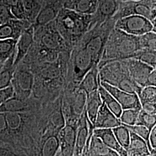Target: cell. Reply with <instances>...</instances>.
<instances>
[{"label": "cell", "mask_w": 156, "mask_h": 156, "mask_svg": "<svg viewBox=\"0 0 156 156\" xmlns=\"http://www.w3.org/2000/svg\"><path fill=\"white\" fill-rule=\"evenodd\" d=\"M15 56L16 53L4 64L0 70V90L6 89L11 86L12 78L16 68L13 65Z\"/></svg>", "instance_id": "obj_23"}, {"label": "cell", "mask_w": 156, "mask_h": 156, "mask_svg": "<svg viewBox=\"0 0 156 156\" xmlns=\"http://www.w3.org/2000/svg\"><path fill=\"white\" fill-rule=\"evenodd\" d=\"M16 19L12 13L9 6L2 1L0 0V25L9 22L12 19Z\"/></svg>", "instance_id": "obj_37"}, {"label": "cell", "mask_w": 156, "mask_h": 156, "mask_svg": "<svg viewBox=\"0 0 156 156\" xmlns=\"http://www.w3.org/2000/svg\"><path fill=\"white\" fill-rule=\"evenodd\" d=\"M93 134L100 138L111 149L115 151L119 156H128V152L118 142L112 129L94 128Z\"/></svg>", "instance_id": "obj_14"}, {"label": "cell", "mask_w": 156, "mask_h": 156, "mask_svg": "<svg viewBox=\"0 0 156 156\" xmlns=\"http://www.w3.org/2000/svg\"><path fill=\"white\" fill-rule=\"evenodd\" d=\"M31 24L26 20L14 19L0 25V40L12 39L17 41Z\"/></svg>", "instance_id": "obj_10"}, {"label": "cell", "mask_w": 156, "mask_h": 156, "mask_svg": "<svg viewBox=\"0 0 156 156\" xmlns=\"http://www.w3.org/2000/svg\"><path fill=\"white\" fill-rule=\"evenodd\" d=\"M120 2H130V1H137L140 0H118Z\"/></svg>", "instance_id": "obj_45"}, {"label": "cell", "mask_w": 156, "mask_h": 156, "mask_svg": "<svg viewBox=\"0 0 156 156\" xmlns=\"http://www.w3.org/2000/svg\"><path fill=\"white\" fill-rule=\"evenodd\" d=\"M100 81V76L97 66L92 67L84 75V78L80 85V89L84 91L86 95L97 90Z\"/></svg>", "instance_id": "obj_21"}, {"label": "cell", "mask_w": 156, "mask_h": 156, "mask_svg": "<svg viewBox=\"0 0 156 156\" xmlns=\"http://www.w3.org/2000/svg\"><path fill=\"white\" fill-rule=\"evenodd\" d=\"M156 33L151 32L139 37L140 50L156 51Z\"/></svg>", "instance_id": "obj_31"}, {"label": "cell", "mask_w": 156, "mask_h": 156, "mask_svg": "<svg viewBox=\"0 0 156 156\" xmlns=\"http://www.w3.org/2000/svg\"><path fill=\"white\" fill-rule=\"evenodd\" d=\"M156 27L149 19L139 15H131L118 19L114 27L125 33L136 37L151 32L156 33Z\"/></svg>", "instance_id": "obj_5"}, {"label": "cell", "mask_w": 156, "mask_h": 156, "mask_svg": "<svg viewBox=\"0 0 156 156\" xmlns=\"http://www.w3.org/2000/svg\"><path fill=\"white\" fill-rule=\"evenodd\" d=\"M34 75L29 67L20 62L15 68L11 86L14 91V97L26 100L33 89Z\"/></svg>", "instance_id": "obj_6"}, {"label": "cell", "mask_w": 156, "mask_h": 156, "mask_svg": "<svg viewBox=\"0 0 156 156\" xmlns=\"http://www.w3.org/2000/svg\"><path fill=\"white\" fill-rule=\"evenodd\" d=\"M34 43V27L31 25L26 29L17 40L16 52L13 65L17 66L24 58Z\"/></svg>", "instance_id": "obj_12"}, {"label": "cell", "mask_w": 156, "mask_h": 156, "mask_svg": "<svg viewBox=\"0 0 156 156\" xmlns=\"http://www.w3.org/2000/svg\"><path fill=\"white\" fill-rule=\"evenodd\" d=\"M140 104L144 103H156V87L153 86H145L141 90L138 95Z\"/></svg>", "instance_id": "obj_32"}, {"label": "cell", "mask_w": 156, "mask_h": 156, "mask_svg": "<svg viewBox=\"0 0 156 156\" xmlns=\"http://www.w3.org/2000/svg\"><path fill=\"white\" fill-rule=\"evenodd\" d=\"M111 57L120 58L133 57L140 49L139 37L133 36L113 28L107 39L104 49Z\"/></svg>", "instance_id": "obj_2"}, {"label": "cell", "mask_w": 156, "mask_h": 156, "mask_svg": "<svg viewBox=\"0 0 156 156\" xmlns=\"http://www.w3.org/2000/svg\"><path fill=\"white\" fill-rule=\"evenodd\" d=\"M149 145L151 151L156 150V126H154L150 131L149 136Z\"/></svg>", "instance_id": "obj_39"}, {"label": "cell", "mask_w": 156, "mask_h": 156, "mask_svg": "<svg viewBox=\"0 0 156 156\" xmlns=\"http://www.w3.org/2000/svg\"><path fill=\"white\" fill-rule=\"evenodd\" d=\"M112 129L119 144L127 151L130 140V131L128 128L122 124Z\"/></svg>", "instance_id": "obj_28"}, {"label": "cell", "mask_w": 156, "mask_h": 156, "mask_svg": "<svg viewBox=\"0 0 156 156\" xmlns=\"http://www.w3.org/2000/svg\"><path fill=\"white\" fill-rule=\"evenodd\" d=\"M11 9L14 17L19 20H24L21 0H2Z\"/></svg>", "instance_id": "obj_34"}, {"label": "cell", "mask_w": 156, "mask_h": 156, "mask_svg": "<svg viewBox=\"0 0 156 156\" xmlns=\"http://www.w3.org/2000/svg\"><path fill=\"white\" fill-rule=\"evenodd\" d=\"M141 109H128L123 110L119 117L120 122L122 124L126 126L135 125Z\"/></svg>", "instance_id": "obj_30"}, {"label": "cell", "mask_w": 156, "mask_h": 156, "mask_svg": "<svg viewBox=\"0 0 156 156\" xmlns=\"http://www.w3.org/2000/svg\"><path fill=\"white\" fill-rule=\"evenodd\" d=\"M91 128H94V126L88 119L86 109H84V112L82 113L81 115L78 133L76 135V142L75 147V150L77 151L81 155L86 144L90 131Z\"/></svg>", "instance_id": "obj_15"}, {"label": "cell", "mask_w": 156, "mask_h": 156, "mask_svg": "<svg viewBox=\"0 0 156 156\" xmlns=\"http://www.w3.org/2000/svg\"><path fill=\"white\" fill-rule=\"evenodd\" d=\"M124 126L128 128V130L130 132H132L134 134L137 135L138 136H139L140 138H142V139L145 140L149 147V136L151 131L148 128L144 126L137 125V124H135L134 126H126V125H124ZM150 150H151V149H150Z\"/></svg>", "instance_id": "obj_36"}, {"label": "cell", "mask_w": 156, "mask_h": 156, "mask_svg": "<svg viewBox=\"0 0 156 156\" xmlns=\"http://www.w3.org/2000/svg\"><path fill=\"white\" fill-rule=\"evenodd\" d=\"M13 95L14 91L12 86L6 89L0 90V106L6 101L12 98Z\"/></svg>", "instance_id": "obj_38"}, {"label": "cell", "mask_w": 156, "mask_h": 156, "mask_svg": "<svg viewBox=\"0 0 156 156\" xmlns=\"http://www.w3.org/2000/svg\"><path fill=\"white\" fill-rule=\"evenodd\" d=\"M73 156H82V155L80 154H79V153H78V151H74V153H73Z\"/></svg>", "instance_id": "obj_44"}, {"label": "cell", "mask_w": 156, "mask_h": 156, "mask_svg": "<svg viewBox=\"0 0 156 156\" xmlns=\"http://www.w3.org/2000/svg\"><path fill=\"white\" fill-rule=\"evenodd\" d=\"M0 156H17L13 151L6 148L0 147Z\"/></svg>", "instance_id": "obj_42"}, {"label": "cell", "mask_w": 156, "mask_h": 156, "mask_svg": "<svg viewBox=\"0 0 156 156\" xmlns=\"http://www.w3.org/2000/svg\"><path fill=\"white\" fill-rule=\"evenodd\" d=\"M3 65H4V64L1 63V62H0V70L1 69V68L3 67Z\"/></svg>", "instance_id": "obj_46"}, {"label": "cell", "mask_w": 156, "mask_h": 156, "mask_svg": "<svg viewBox=\"0 0 156 156\" xmlns=\"http://www.w3.org/2000/svg\"><path fill=\"white\" fill-rule=\"evenodd\" d=\"M17 41L8 39L0 40V62L4 64L16 51Z\"/></svg>", "instance_id": "obj_27"}, {"label": "cell", "mask_w": 156, "mask_h": 156, "mask_svg": "<svg viewBox=\"0 0 156 156\" xmlns=\"http://www.w3.org/2000/svg\"><path fill=\"white\" fill-rule=\"evenodd\" d=\"M98 0H64L63 8L86 15L94 13Z\"/></svg>", "instance_id": "obj_16"}, {"label": "cell", "mask_w": 156, "mask_h": 156, "mask_svg": "<svg viewBox=\"0 0 156 156\" xmlns=\"http://www.w3.org/2000/svg\"><path fill=\"white\" fill-rule=\"evenodd\" d=\"M60 147V142L55 136H50L45 140L42 149L41 156H55Z\"/></svg>", "instance_id": "obj_29"}, {"label": "cell", "mask_w": 156, "mask_h": 156, "mask_svg": "<svg viewBox=\"0 0 156 156\" xmlns=\"http://www.w3.org/2000/svg\"><path fill=\"white\" fill-rule=\"evenodd\" d=\"M118 88L127 93H135L138 95L142 90L138 86V84L129 79H124L122 80L119 84Z\"/></svg>", "instance_id": "obj_35"}, {"label": "cell", "mask_w": 156, "mask_h": 156, "mask_svg": "<svg viewBox=\"0 0 156 156\" xmlns=\"http://www.w3.org/2000/svg\"><path fill=\"white\" fill-rule=\"evenodd\" d=\"M25 101L13 96L0 106V113H23L27 108Z\"/></svg>", "instance_id": "obj_26"}, {"label": "cell", "mask_w": 156, "mask_h": 156, "mask_svg": "<svg viewBox=\"0 0 156 156\" xmlns=\"http://www.w3.org/2000/svg\"><path fill=\"white\" fill-rule=\"evenodd\" d=\"M100 84L115 98L123 110L128 109H142L138 94L126 92L107 82L102 81L101 79Z\"/></svg>", "instance_id": "obj_7"}, {"label": "cell", "mask_w": 156, "mask_h": 156, "mask_svg": "<svg viewBox=\"0 0 156 156\" xmlns=\"http://www.w3.org/2000/svg\"><path fill=\"white\" fill-rule=\"evenodd\" d=\"M120 2L118 0H98L96 11L91 15L90 30L112 19L117 12Z\"/></svg>", "instance_id": "obj_8"}, {"label": "cell", "mask_w": 156, "mask_h": 156, "mask_svg": "<svg viewBox=\"0 0 156 156\" xmlns=\"http://www.w3.org/2000/svg\"><path fill=\"white\" fill-rule=\"evenodd\" d=\"M82 154L87 156H119L93 134L90 140L88 149H84Z\"/></svg>", "instance_id": "obj_17"}, {"label": "cell", "mask_w": 156, "mask_h": 156, "mask_svg": "<svg viewBox=\"0 0 156 156\" xmlns=\"http://www.w3.org/2000/svg\"><path fill=\"white\" fill-rule=\"evenodd\" d=\"M98 91L100 95L102 102L105 104L107 108L116 116L119 118L123 109L117 101L99 83Z\"/></svg>", "instance_id": "obj_25"}, {"label": "cell", "mask_w": 156, "mask_h": 156, "mask_svg": "<svg viewBox=\"0 0 156 156\" xmlns=\"http://www.w3.org/2000/svg\"><path fill=\"white\" fill-rule=\"evenodd\" d=\"M86 95V106L85 109L88 119L94 126L97 113L102 102L98 90Z\"/></svg>", "instance_id": "obj_22"}, {"label": "cell", "mask_w": 156, "mask_h": 156, "mask_svg": "<svg viewBox=\"0 0 156 156\" xmlns=\"http://www.w3.org/2000/svg\"><path fill=\"white\" fill-rule=\"evenodd\" d=\"M156 103H150V102L142 104H141L142 109L149 114L156 115Z\"/></svg>", "instance_id": "obj_40"}, {"label": "cell", "mask_w": 156, "mask_h": 156, "mask_svg": "<svg viewBox=\"0 0 156 156\" xmlns=\"http://www.w3.org/2000/svg\"><path fill=\"white\" fill-rule=\"evenodd\" d=\"M122 124L116 117L105 105L102 103L97 113L94 127L98 129H112Z\"/></svg>", "instance_id": "obj_13"}, {"label": "cell", "mask_w": 156, "mask_h": 156, "mask_svg": "<svg viewBox=\"0 0 156 156\" xmlns=\"http://www.w3.org/2000/svg\"><path fill=\"white\" fill-rule=\"evenodd\" d=\"M156 115H151L140 110L136 124L142 125L148 128L150 131L156 126Z\"/></svg>", "instance_id": "obj_33"}, {"label": "cell", "mask_w": 156, "mask_h": 156, "mask_svg": "<svg viewBox=\"0 0 156 156\" xmlns=\"http://www.w3.org/2000/svg\"><path fill=\"white\" fill-rule=\"evenodd\" d=\"M156 0L120 2L117 12L112 19L116 22L124 17L139 15L149 19L156 27Z\"/></svg>", "instance_id": "obj_4"}, {"label": "cell", "mask_w": 156, "mask_h": 156, "mask_svg": "<svg viewBox=\"0 0 156 156\" xmlns=\"http://www.w3.org/2000/svg\"><path fill=\"white\" fill-rule=\"evenodd\" d=\"M156 69H153L151 73L149 75L148 77L147 78L146 82V86H156Z\"/></svg>", "instance_id": "obj_41"}, {"label": "cell", "mask_w": 156, "mask_h": 156, "mask_svg": "<svg viewBox=\"0 0 156 156\" xmlns=\"http://www.w3.org/2000/svg\"><path fill=\"white\" fill-rule=\"evenodd\" d=\"M129 69L136 83H146L149 75L156 69L137 60L129 62Z\"/></svg>", "instance_id": "obj_18"}, {"label": "cell", "mask_w": 156, "mask_h": 156, "mask_svg": "<svg viewBox=\"0 0 156 156\" xmlns=\"http://www.w3.org/2000/svg\"><path fill=\"white\" fill-rule=\"evenodd\" d=\"M61 136L62 151L60 156H73L75 147L76 133L72 127L64 128Z\"/></svg>", "instance_id": "obj_19"}, {"label": "cell", "mask_w": 156, "mask_h": 156, "mask_svg": "<svg viewBox=\"0 0 156 156\" xmlns=\"http://www.w3.org/2000/svg\"><path fill=\"white\" fill-rule=\"evenodd\" d=\"M127 152L128 155L147 156L151 154V150L145 140L130 132V140Z\"/></svg>", "instance_id": "obj_20"}, {"label": "cell", "mask_w": 156, "mask_h": 156, "mask_svg": "<svg viewBox=\"0 0 156 156\" xmlns=\"http://www.w3.org/2000/svg\"><path fill=\"white\" fill-rule=\"evenodd\" d=\"M24 20L33 24L41 8L39 0H21Z\"/></svg>", "instance_id": "obj_24"}, {"label": "cell", "mask_w": 156, "mask_h": 156, "mask_svg": "<svg viewBox=\"0 0 156 156\" xmlns=\"http://www.w3.org/2000/svg\"><path fill=\"white\" fill-rule=\"evenodd\" d=\"M147 156H156V150H153L151 152V154Z\"/></svg>", "instance_id": "obj_43"}, {"label": "cell", "mask_w": 156, "mask_h": 156, "mask_svg": "<svg viewBox=\"0 0 156 156\" xmlns=\"http://www.w3.org/2000/svg\"><path fill=\"white\" fill-rule=\"evenodd\" d=\"M33 45L37 48L59 53L69 47L57 31L55 21L44 26H33Z\"/></svg>", "instance_id": "obj_3"}, {"label": "cell", "mask_w": 156, "mask_h": 156, "mask_svg": "<svg viewBox=\"0 0 156 156\" xmlns=\"http://www.w3.org/2000/svg\"><path fill=\"white\" fill-rule=\"evenodd\" d=\"M73 55V64L75 71L80 74H86L95 65L94 60L83 46L77 44Z\"/></svg>", "instance_id": "obj_11"}, {"label": "cell", "mask_w": 156, "mask_h": 156, "mask_svg": "<svg viewBox=\"0 0 156 156\" xmlns=\"http://www.w3.org/2000/svg\"><path fill=\"white\" fill-rule=\"evenodd\" d=\"M39 2H41H41H42V1H43V0H39Z\"/></svg>", "instance_id": "obj_47"}, {"label": "cell", "mask_w": 156, "mask_h": 156, "mask_svg": "<svg viewBox=\"0 0 156 156\" xmlns=\"http://www.w3.org/2000/svg\"><path fill=\"white\" fill-rule=\"evenodd\" d=\"M55 21L57 31L69 46H75L89 31L91 15H86L62 8Z\"/></svg>", "instance_id": "obj_1"}, {"label": "cell", "mask_w": 156, "mask_h": 156, "mask_svg": "<svg viewBox=\"0 0 156 156\" xmlns=\"http://www.w3.org/2000/svg\"><path fill=\"white\" fill-rule=\"evenodd\" d=\"M64 0H43L41 8L34 26H41L54 21L62 8Z\"/></svg>", "instance_id": "obj_9"}]
</instances>
